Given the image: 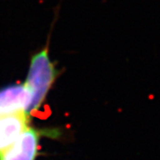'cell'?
Returning <instances> with one entry per match:
<instances>
[{"label": "cell", "mask_w": 160, "mask_h": 160, "mask_svg": "<svg viewBox=\"0 0 160 160\" xmlns=\"http://www.w3.org/2000/svg\"><path fill=\"white\" fill-rule=\"evenodd\" d=\"M60 74L49 55V44L47 43L30 58L28 75L24 84L31 94V103L28 115L38 111L45 102L46 96Z\"/></svg>", "instance_id": "1"}, {"label": "cell", "mask_w": 160, "mask_h": 160, "mask_svg": "<svg viewBox=\"0 0 160 160\" xmlns=\"http://www.w3.org/2000/svg\"><path fill=\"white\" fill-rule=\"evenodd\" d=\"M45 133L46 131L28 126L15 142L0 154V160H36L40 139Z\"/></svg>", "instance_id": "2"}, {"label": "cell", "mask_w": 160, "mask_h": 160, "mask_svg": "<svg viewBox=\"0 0 160 160\" xmlns=\"http://www.w3.org/2000/svg\"><path fill=\"white\" fill-rule=\"evenodd\" d=\"M31 94L27 86L12 84L0 89V117L25 112L28 114Z\"/></svg>", "instance_id": "3"}, {"label": "cell", "mask_w": 160, "mask_h": 160, "mask_svg": "<svg viewBox=\"0 0 160 160\" xmlns=\"http://www.w3.org/2000/svg\"><path fill=\"white\" fill-rule=\"evenodd\" d=\"M29 123V116L25 112L0 117V154L17 141Z\"/></svg>", "instance_id": "4"}]
</instances>
